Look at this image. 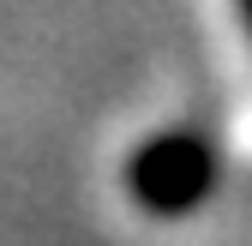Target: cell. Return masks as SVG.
Segmentation results:
<instances>
[{
  "label": "cell",
  "mask_w": 252,
  "mask_h": 246,
  "mask_svg": "<svg viewBox=\"0 0 252 246\" xmlns=\"http://www.w3.org/2000/svg\"><path fill=\"white\" fill-rule=\"evenodd\" d=\"M126 180V198H132L144 216L156 222H174V216H192L216 198L222 186V150L204 126H162L156 138H144L120 168Z\"/></svg>",
  "instance_id": "cell-1"
},
{
  "label": "cell",
  "mask_w": 252,
  "mask_h": 246,
  "mask_svg": "<svg viewBox=\"0 0 252 246\" xmlns=\"http://www.w3.org/2000/svg\"><path fill=\"white\" fill-rule=\"evenodd\" d=\"M240 12H246V24H252V0H240Z\"/></svg>",
  "instance_id": "cell-2"
}]
</instances>
